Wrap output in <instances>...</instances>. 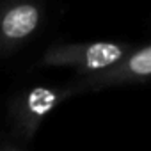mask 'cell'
<instances>
[{"mask_svg":"<svg viewBox=\"0 0 151 151\" xmlns=\"http://www.w3.org/2000/svg\"><path fill=\"white\" fill-rule=\"evenodd\" d=\"M144 80H151V45L133 50L119 64L107 71L89 75V77H80L78 80L73 82V86L78 89V93H84Z\"/></svg>","mask_w":151,"mask_h":151,"instance_id":"obj_3","label":"cell"},{"mask_svg":"<svg viewBox=\"0 0 151 151\" xmlns=\"http://www.w3.org/2000/svg\"><path fill=\"white\" fill-rule=\"evenodd\" d=\"M78 94V89L73 84L69 87H45L36 86L18 96L13 107V119L14 130L23 139H32L34 133L39 130L45 117L53 112L62 101L69 100L71 96Z\"/></svg>","mask_w":151,"mask_h":151,"instance_id":"obj_2","label":"cell"},{"mask_svg":"<svg viewBox=\"0 0 151 151\" xmlns=\"http://www.w3.org/2000/svg\"><path fill=\"white\" fill-rule=\"evenodd\" d=\"M135 48L123 41H87V43H57L41 57L43 66L73 68L78 77H89L107 71L119 64Z\"/></svg>","mask_w":151,"mask_h":151,"instance_id":"obj_1","label":"cell"},{"mask_svg":"<svg viewBox=\"0 0 151 151\" xmlns=\"http://www.w3.org/2000/svg\"><path fill=\"white\" fill-rule=\"evenodd\" d=\"M0 151H20V149H16L13 146H6V147H0Z\"/></svg>","mask_w":151,"mask_h":151,"instance_id":"obj_5","label":"cell"},{"mask_svg":"<svg viewBox=\"0 0 151 151\" xmlns=\"http://www.w3.org/2000/svg\"><path fill=\"white\" fill-rule=\"evenodd\" d=\"M43 9L34 2L0 6V52H11L27 43L43 23Z\"/></svg>","mask_w":151,"mask_h":151,"instance_id":"obj_4","label":"cell"}]
</instances>
